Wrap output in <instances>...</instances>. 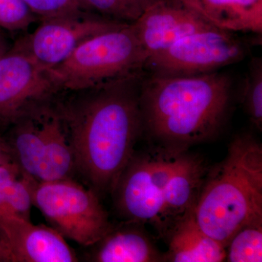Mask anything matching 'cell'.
I'll return each instance as SVG.
<instances>
[{
	"instance_id": "cell-12",
	"label": "cell",
	"mask_w": 262,
	"mask_h": 262,
	"mask_svg": "<svg viewBox=\"0 0 262 262\" xmlns=\"http://www.w3.org/2000/svg\"><path fill=\"white\" fill-rule=\"evenodd\" d=\"M208 169L203 160L179 153L163 192V227L194 210Z\"/></svg>"
},
{
	"instance_id": "cell-1",
	"label": "cell",
	"mask_w": 262,
	"mask_h": 262,
	"mask_svg": "<svg viewBox=\"0 0 262 262\" xmlns=\"http://www.w3.org/2000/svg\"><path fill=\"white\" fill-rule=\"evenodd\" d=\"M143 75L63 92L65 96L57 98L77 170L96 193L113 192L134 155L143 129L139 104Z\"/></svg>"
},
{
	"instance_id": "cell-24",
	"label": "cell",
	"mask_w": 262,
	"mask_h": 262,
	"mask_svg": "<svg viewBox=\"0 0 262 262\" xmlns=\"http://www.w3.org/2000/svg\"><path fill=\"white\" fill-rule=\"evenodd\" d=\"M13 162H15V160L9 144L7 141L0 138V165Z\"/></svg>"
},
{
	"instance_id": "cell-13",
	"label": "cell",
	"mask_w": 262,
	"mask_h": 262,
	"mask_svg": "<svg viewBox=\"0 0 262 262\" xmlns=\"http://www.w3.org/2000/svg\"><path fill=\"white\" fill-rule=\"evenodd\" d=\"M57 98L48 105L45 116L44 144L35 177L39 182L72 179L77 170L75 153L57 106Z\"/></svg>"
},
{
	"instance_id": "cell-3",
	"label": "cell",
	"mask_w": 262,
	"mask_h": 262,
	"mask_svg": "<svg viewBox=\"0 0 262 262\" xmlns=\"http://www.w3.org/2000/svg\"><path fill=\"white\" fill-rule=\"evenodd\" d=\"M198 225L227 247L246 226L262 224V148L251 136L234 138L225 159L208 172L193 210Z\"/></svg>"
},
{
	"instance_id": "cell-23",
	"label": "cell",
	"mask_w": 262,
	"mask_h": 262,
	"mask_svg": "<svg viewBox=\"0 0 262 262\" xmlns=\"http://www.w3.org/2000/svg\"><path fill=\"white\" fill-rule=\"evenodd\" d=\"M20 173L21 170L15 162L0 165V215L7 214L6 203L10 186Z\"/></svg>"
},
{
	"instance_id": "cell-6",
	"label": "cell",
	"mask_w": 262,
	"mask_h": 262,
	"mask_svg": "<svg viewBox=\"0 0 262 262\" xmlns=\"http://www.w3.org/2000/svg\"><path fill=\"white\" fill-rule=\"evenodd\" d=\"M247 53L246 45L232 32L213 27L188 35L150 56L144 72L166 77L206 75L243 61Z\"/></svg>"
},
{
	"instance_id": "cell-5",
	"label": "cell",
	"mask_w": 262,
	"mask_h": 262,
	"mask_svg": "<svg viewBox=\"0 0 262 262\" xmlns=\"http://www.w3.org/2000/svg\"><path fill=\"white\" fill-rule=\"evenodd\" d=\"M33 206L63 237L94 246L113 230L97 193L72 179L36 183Z\"/></svg>"
},
{
	"instance_id": "cell-25",
	"label": "cell",
	"mask_w": 262,
	"mask_h": 262,
	"mask_svg": "<svg viewBox=\"0 0 262 262\" xmlns=\"http://www.w3.org/2000/svg\"><path fill=\"white\" fill-rule=\"evenodd\" d=\"M0 262H14L11 253L0 237Z\"/></svg>"
},
{
	"instance_id": "cell-14",
	"label": "cell",
	"mask_w": 262,
	"mask_h": 262,
	"mask_svg": "<svg viewBox=\"0 0 262 262\" xmlns=\"http://www.w3.org/2000/svg\"><path fill=\"white\" fill-rule=\"evenodd\" d=\"M225 246L208 235L198 225L193 210L173 227L167 258L175 262H220Z\"/></svg>"
},
{
	"instance_id": "cell-19",
	"label": "cell",
	"mask_w": 262,
	"mask_h": 262,
	"mask_svg": "<svg viewBox=\"0 0 262 262\" xmlns=\"http://www.w3.org/2000/svg\"><path fill=\"white\" fill-rule=\"evenodd\" d=\"M226 261H262V224H253L239 230L226 247Z\"/></svg>"
},
{
	"instance_id": "cell-15",
	"label": "cell",
	"mask_w": 262,
	"mask_h": 262,
	"mask_svg": "<svg viewBox=\"0 0 262 262\" xmlns=\"http://www.w3.org/2000/svg\"><path fill=\"white\" fill-rule=\"evenodd\" d=\"M217 28L262 32V0H184Z\"/></svg>"
},
{
	"instance_id": "cell-9",
	"label": "cell",
	"mask_w": 262,
	"mask_h": 262,
	"mask_svg": "<svg viewBox=\"0 0 262 262\" xmlns=\"http://www.w3.org/2000/svg\"><path fill=\"white\" fill-rule=\"evenodd\" d=\"M61 94L48 69L12 47L0 56V128Z\"/></svg>"
},
{
	"instance_id": "cell-18",
	"label": "cell",
	"mask_w": 262,
	"mask_h": 262,
	"mask_svg": "<svg viewBox=\"0 0 262 262\" xmlns=\"http://www.w3.org/2000/svg\"><path fill=\"white\" fill-rule=\"evenodd\" d=\"M160 0H81L88 11L105 18L134 24Z\"/></svg>"
},
{
	"instance_id": "cell-7",
	"label": "cell",
	"mask_w": 262,
	"mask_h": 262,
	"mask_svg": "<svg viewBox=\"0 0 262 262\" xmlns=\"http://www.w3.org/2000/svg\"><path fill=\"white\" fill-rule=\"evenodd\" d=\"M179 154L133 155L113 190L125 219L163 227L164 189Z\"/></svg>"
},
{
	"instance_id": "cell-21",
	"label": "cell",
	"mask_w": 262,
	"mask_h": 262,
	"mask_svg": "<svg viewBox=\"0 0 262 262\" xmlns=\"http://www.w3.org/2000/svg\"><path fill=\"white\" fill-rule=\"evenodd\" d=\"M37 17L22 0H0V27L10 31L24 30Z\"/></svg>"
},
{
	"instance_id": "cell-20",
	"label": "cell",
	"mask_w": 262,
	"mask_h": 262,
	"mask_svg": "<svg viewBox=\"0 0 262 262\" xmlns=\"http://www.w3.org/2000/svg\"><path fill=\"white\" fill-rule=\"evenodd\" d=\"M243 101L253 125L261 129L262 125V61L253 58L250 62L245 79Z\"/></svg>"
},
{
	"instance_id": "cell-2",
	"label": "cell",
	"mask_w": 262,
	"mask_h": 262,
	"mask_svg": "<svg viewBox=\"0 0 262 262\" xmlns=\"http://www.w3.org/2000/svg\"><path fill=\"white\" fill-rule=\"evenodd\" d=\"M230 76L143 75L139 86L142 128L172 151L214 137L225 125L232 94Z\"/></svg>"
},
{
	"instance_id": "cell-26",
	"label": "cell",
	"mask_w": 262,
	"mask_h": 262,
	"mask_svg": "<svg viewBox=\"0 0 262 262\" xmlns=\"http://www.w3.org/2000/svg\"><path fill=\"white\" fill-rule=\"evenodd\" d=\"M8 50V47L7 46V43L5 42L4 38L0 34V56H3Z\"/></svg>"
},
{
	"instance_id": "cell-8",
	"label": "cell",
	"mask_w": 262,
	"mask_h": 262,
	"mask_svg": "<svg viewBox=\"0 0 262 262\" xmlns=\"http://www.w3.org/2000/svg\"><path fill=\"white\" fill-rule=\"evenodd\" d=\"M128 24L89 11L42 19L34 32L18 39L13 48L50 70L88 39Z\"/></svg>"
},
{
	"instance_id": "cell-4",
	"label": "cell",
	"mask_w": 262,
	"mask_h": 262,
	"mask_svg": "<svg viewBox=\"0 0 262 262\" xmlns=\"http://www.w3.org/2000/svg\"><path fill=\"white\" fill-rule=\"evenodd\" d=\"M146 60L130 24L88 39L49 71L60 91L70 92L144 75Z\"/></svg>"
},
{
	"instance_id": "cell-16",
	"label": "cell",
	"mask_w": 262,
	"mask_h": 262,
	"mask_svg": "<svg viewBox=\"0 0 262 262\" xmlns=\"http://www.w3.org/2000/svg\"><path fill=\"white\" fill-rule=\"evenodd\" d=\"M51 102L35 108L19 119L12 125L10 140L7 141L19 168L34 179L44 144L46 112Z\"/></svg>"
},
{
	"instance_id": "cell-17",
	"label": "cell",
	"mask_w": 262,
	"mask_h": 262,
	"mask_svg": "<svg viewBox=\"0 0 262 262\" xmlns=\"http://www.w3.org/2000/svg\"><path fill=\"white\" fill-rule=\"evenodd\" d=\"M91 261L151 262L160 260L159 253L146 236L132 229L113 230L98 242Z\"/></svg>"
},
{
	"instance_id": "cell-22",
	"label": "cell",
	"mask_w": 262,
	"mask_h": 262,
	"mask_svg": "<svg viewBox=\"0 0 262 262\" xmlns=\"http://www.w3.org/2000/svg\"><path fill=\"white\" fill-rule=\"evenodd\" d=\"M36 16L42 19L88 11L81 0H22Z\"/></svg>"
},
{
	"instance_id": "cell-10",
	"label": "cell",
	"mask_w": 262,
	"mask_h": 262,
	"mask_svg": "<svg viewBox=\"0 0 262 262\" xmlns=\"http://www.w3.org/2000/svg\"><path fill=\"white\" fill-rule=\"evenodd\" d=\"M134 26L147 58L188 35L215 27L184 0H160Z\"/></svg>"
},
{
	"instance_id": "cell-11",
	"label": "cell",
	"mask_w": 262,
	"mask_h": 262,
	"mask_svg": "<svg viewBox=\"0 0 262 262\" xmlns=\"http://www.w3.org/2000/svg\"><path fill=\"white\" fill-rule=\"evenodd\" d=\"M0 237L14 262H75V251L51 226L36 225L31 220L0 215Z\"/></svg>"
}]
</instances>
